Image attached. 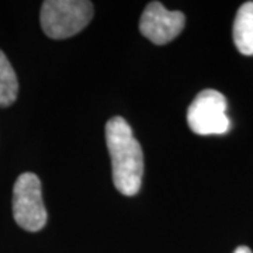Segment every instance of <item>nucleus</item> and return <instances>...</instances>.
<instances>
[{
	"instance_id": "f257e3e1",
	"label": "nucleus",
	"mask_w": 253,
	"mask_h": 253,
	"mask_svg": "<svg viewBox=\"0 0 253 253\" xmlns=\"http://www.w3.org/2000/svg\"><path fill=\"white\" fill-rule=\"evenodd\" d=\"M106 144L111 158L114 187L126 197L135 196L142 184L144 154L126 118L117 116L107 121Z\"/></svg>"
},
{
	"instance_id": "f03ea898",
	"label": "nucleus",
	"mask_w": 253,
	"mask_h": 253,
	"mask_svg": "<svg viewBox=\"0 0 253 253\" xmlns=\"http://www.w3.org/2000/svg\"><path fill=\"white\" fill-rule=\"evenodd\" d=\"M93 3L87 0H45L40 21L46 36L65 40L76 36L93 18Z\"/></svg>"
},
{
	"instance_id": "7ed1b4c3",
	"label": "nucleus",
	"mask_w": 253,
	"mask_h": 253,
	"mask_svg": "<svg viewBox=\"0 0 253 253\" xmlns=\"http://www.w3.org/2000/svg\"><path fill=\"white\" fill-rule=\"evenodd\" d=\"M13 217L18 226L38 232L46 224L48 214L42 201L41 180L36 173H21L13 187Z\"/></svg>"
},
{
	"instance_id": "20e7f679",
	"label": "nucleus",
	"mask_w": 253,
	"mask_h": 253,
	"mask_svg": "<svg viewBox=\"0 0 253 253\" xmlns=\"http://www.w3.org/2000/svg\"><path fill=\"white\" fill-rule=\"evenodd\" d=\"M187 124L197 135H221L228 132L225 96L214 89L200 91L187 110Z\"/></svg>"
},
{
	"instance_id": "39448f33",
	"label": "nucleus",
	"mask_w": 253,
	"mask_h": 253,
	"mask_svg": "<svg viewBox=\"0 0 253 253\" xmlns=\"http://www.w3.org/2000/svg\"><path fill=\"white\" fill-rule=\"evenodd\" d=\"M186 24L181 11H170L159 1H151L139 20V31L151 42L165 45L180 34Z\"/></svg>"
},
{
	"instance_id": "423d86ee",
	"label": "nucleus",
	"mask_w": 253,
	"mask_h": 253,
	"mask_svg": "<svg viewBox=\"0 0 253 253\" xmlns=\"http://www.w3.org/2000/svg\"><path fill=\"white\" fill-rule=\"evenodd\" d=\"M234 42L241 54L253 55V1L244 3L234 21Z\"/></svg>"
},
{
	"instance_id": "0eeeda50",
	"label": "nucleus",
	"mask_w": 253,
	"mask_h": 253,
	"mask_svg": "<svg viewBox=\"0 0 253 253\" xmlns=\"http://www.w3.org/2000/svg\"><path fill=\"white\" fill-rule=\"evenodd\" d=\"M18 94V81L7 56L0 51V107L11 106Z\"/></svg>"
},
{
	"instance_id": "6e6552de",
	"label": "nucleus",
	"mask_w": 253,
	"mask_h": 253,
	"mask_svg": "<svg viewBox=\"0 0 253 253\" xmlns=\"http://www.w3.org/2000/svg\"><path fill=\"white\" fill-rule=\"evenodd\" d=\"M234 253H253L248 246H238Z\"/></svg>"
}]
</instances>
